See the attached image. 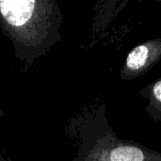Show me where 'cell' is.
Instances as JSON below:
<instances>
[{
  "mask_svg": "<svg viewBox=\"0 0 161 161\" xmlns=\"http://www.w3.org/2000/svg\"><path fill=\"white\" fill-rule=\"evenodd\" d=\"M0 161H6L5 160V158H4L1 155H0Z\"/></svg>",
  "mask_w": 161,
  "mask_h": 161,
  "instance_id": "6",
  "label": "cell"
},
{
  "mask_svg": "<svg viewBox=\"0 0 161 161\" xmlns=\"http://www.w3.org/2000/svg\"><path fill=\"white\" fill-rule=\"evenodd\" d=\"M61 9L55 0H0V26L25 71L61 39Z\"/></svg>",
  "mask_w": 161,
  "mask_h": 161,
  "instance_id": "1",
  "label": "cell"
},
{
  "mask_svg": "<svg viewBox=\"0 0 161 161\" xmlns=\"http://www.w3.org/2000/svg\"><path fill=\"white\" fill-rule=\"evenodd\" d=\"M3 116H4V112H3V110H2V108L0 107V117H3Z\"/></svg>",
  "mask_w": 161,
  "mask_h": 161,
  "instance_id": "5",
  "label": "cell"
},
{
  "mask_svg": "<svg viewBox=\"0 0 161 161\" xmlns=\"http://www.w3.org/2000/svg\"><path fill=\"white\" fill-rule=\"evenodd\" d=\"M75 161H161V153L134 141L120 139L99 113Z\"/></svg>",
  "mask_w": 161,
  "mask_h": 161,
  "instance_id": "2",
  "label": "cell"
},
{
  "mask_svg": "<svg viewBox=\"0 0 161 161\" xmlns=\"http://www.w3.org/2000/svg\"><path fill=\"white\" fill-rule=\"evenodd\" d=\"M161 59V38H155L135 46L127 55L120 73L123 81L136 79L157 65Z\"/></svg>",
  "mask_w": 161,
  "mask_h": 161,
  "instance_id": "3",
  "label": "cell"
},
{
  "mask_svg": "<svg viewBox=\"0 0 161 161\" xmlns=\"http://www.w3.org/2000/svg\"><path fill=\"white\" fill-rule=\"evenodd\" d=\"M139 94L147 100L145 111L148 116L155 122H161V77L141 89Z\"/></svg>",
  "mask_w": 161,
  "mask_h": 161,
  "instance_id": "4",
  "label": "cell"
}]
</instances>
